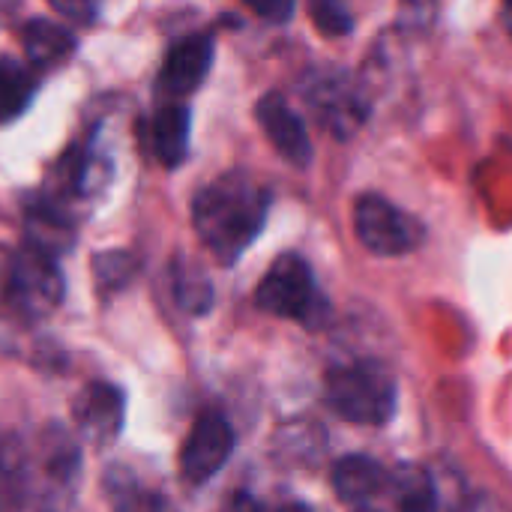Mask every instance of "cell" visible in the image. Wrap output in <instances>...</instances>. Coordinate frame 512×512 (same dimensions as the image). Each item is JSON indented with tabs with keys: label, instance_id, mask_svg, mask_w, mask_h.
<instances>
[{
	"label": "cell",
	"instance_id": "obj_1",
	"mask_svg": "<svg viewBox=\"0 0 512 512\" xmlns=\"http://www.w3.org/2000/svg\"><path fill=\"white\" fill-rule=\"evenodd\" d=\"M267 207V189H261L249 174L231 171L198 192L192 219L204 246L222 264H234L264 228Z\"/></svg>",
	"mask_w": 512,
	"mask_h": 512
},
{
	"label": "cell",
	"instance_id": "obj_11",
	"mask_svg": "<svg viewBox=\"0 0 512 512\" xmlns=\"http://www.w3.org/2000/svg\"><path fill=\"white\" fill-rule=\"evenodd\" d=\"M309 105L339 132L348 135L357 123H363V108L357 105V96H351L348 84L336 75H321L315 87H309Z\"/></svg>",
	"mask_w": 512,
	"mask_h": 512
},
{
	"label": "cell",
	"instance_id": "obj_24",
	"mask_svg": "<svg viewBox=\"0 0 512 512\" xmlns=\"http://www.w3.org/2000/svg\"><path fill=\"white\" fill-rule=\"evenodd\" d=\"M54 9L57 12H63V15H69V18H81V21H90L93 15H96V9L90 6V3H54Z\"/></svg>",
	"mask_w": 512,
	"mask_h": 512
},
{
	"label": "cell",
	"instance_id": "obj_17",
	"mask_svg": "<svg viewBox=\"0 0 512 512\" xmlns=\"http://www.w3.org/2000/svg\"><path fill=\"white\" fill-rule=\"evenodd\" d=\"M171 285H174L177 303H180L186 312L204 315V312L210 309L213 291H210L207 276H204L198 267H192V264H186V261H177V264L171 267Z\"/></svg>",
	"mask_w": 512,
	"mask_h": 512
},
{
	"label": "cell",
	"instance_id": "obj_14",
	"mask_svg": "<svg viewBox=\"0 0 512 512\" xmlns=\"http://www.w3.org/2000/svg\"><path fill=\"white\" fill-rule=\"evenodd\" d=\"M396 512H438V489L423 468L405 465L390 474V486Z\"/></svg>",
	"mask_w": 512,
	"mask_h": 512
},
{
	"label": "cell",
	"instance_id": "obj_12",
	"mask_svg": "<svg viewBox=\"0 0 512 512\" xmlns=\"http://www.w3.org/2000/svg\"><path fill=\"white\" fill-rule=\"evenodd\" d=\"M24 51L36 69H54L75 51V36L66 24L48 18H30L24 33Z\"/></svg>",
	"mask_w": 512,
	"mask_h": 512
},
{
	"label": "cell",
	"instance_id": "obj_16",
	"mask_svg": "<svg viewBox=\"0 0 512 512\" xmlns=\"http://www.w3.org/2000/svg\"><path fill=\"white\" fill-rule=\"evenodd\" d=\"M105 489H108V498L114 504V512H171L165 498L138 486L135 477H129L126 471H117V468L108 471Z\"/></svg>",
	"mask_w": 512,
	"mask_h": 512
},
{
	"label": "cell",
	"instance_id": "obj_22",
	"mask_svg": "<svg viewBox=\"0 0 512 512\" xmlns=\"http://www.w3.org/2000/svg\"><path fill=\"white\" fill-rule=\"evenodd\" d=\"M459 512H510L498 498H492V495H486V492H474V495H468L465 501H462V507Z\"/></svg>",
	"mask_w": 512,
	"mask_h": 512
},
{
	"label": "cell",
	"instance_id": "obj_8",
	"mask_svg": "<svg viewBox=\"0 0 512 512\" xmlns=\"http://www.w3.org/2000/svg\"><path fill=\"white\" fill-rule=\"evenodd\" d=\"M210 63H213V39L207 33H192L168 51L162 63L159 87L168 90L171 96H186L201 87V81L210 72Z\"/></svg>",
	"mask_w": 512,
	"mask_h": 512
},
{
	"label": "cell",
	"instance_id": "obj_25",
	"mask_svg": "<svg viewBox=\"0 0 512 512\" xmlns=\"http://www.w3.org/2000/svg\"><path fill=\"white\" fill-rule=\"evenodd\" d=\"M501 21H504L507 33H510V36H512V3H507V6L501 9Z\"/></svg>",
	"mask_w": 512,
	"mask_h": 512
},
{
	"label": "cell",
	"instance_id": "obj_26",
	"mask_svg": "<svg viewBox=\"0 0 512 512\" xmlns=\"http://www.w3.org/2000/svg\"><path fill=\"white\" fill-rule=\"evenodd\" d=\"M360 512H372V510H360Z\"/></svg>",
	"mask_w": 512,
	"mask_h": 512
},
{
	"label": "cell",
	"instance_id": "obj_19",
	"mask_svg": "<svg viewBox=\"0 0 512 512\" xmlns=\"http://www.w3.org/2000/svg\"><path fill=\"white\" fill-rule=\"evenodd\" d=\"M309 12H312L318 30L327 33V36H345V33H351V27H354V18H351V12H348L342 3H330V0L312 3Z\"/></svg>",
	"mask_w": 512,
	"mask_h": 512
},
{
	"label": "cell",
	"instance_id": "obj_18",
	"mask_svg": "<svg viewBox=\"0 0 512 512\" xmlns=\"http://www.w3.org/2000/svg\"><path fill=\"white\" fill-rule=\"evenodd\" d=\"M24 462L18 447L9 438H0V510H9L21 501L24 492Z\"/></svg>",
	"mask_w": 512,
	"mask_h": 512
},
{
	"label": "cell",
	"instance_id": "obj_7",
	"mask_svg": "<svg viewBox=\"0 0 512 512\" xmlns=\"http://www.w3.org/2000/svg\"><path fill=\"white\" fill-rule=\"evenodd\" d=\"M255 111H258V123L267 132V138L273 141V147L291 165L306 168L312 162V144H309V132L303 126V120L297 117V111L279 93H267Z\"/></svg>",
	"mask_w": 512,
	"mask_h": 512
},
{
	"label": "cell",
	"instance_id": "obj_13",
	"mask_svg": "<svg viewBox=\"0 0 512 512\" xmlns=\"http://www.w3.org/2000/svg\"><path fill=\"white\" fill-rule=\"evenodd\" d=\"M150 138H153L156 159L165 168H177L189 150V111H186V105H177V102L162 105L150 123Z\"/></svg>",
	"mask_w": 512,
	"mask_h": 512
},
{
	"label": "cell",
	"instance_id": "obj_20",
	"mask_svg": "<svg viewBox=\"0 0 512 512\" xmlns=\"http://www.w3.org/2000/svg\"><path fill=\"white\" fill-rule=\"evenodd\" d=\"M132 270H135V264H132V258H129L126 252H108V255H99V258L93 261V273H96V279H99L105 288L123 285V282L132 276Z\"/></svg>",
	"mask_w": 512,
	"mask_h": 512
},
{
	"label": "cell",
	"instance_id": "obj_10",
	"mask_svg": "<svg viewBox=\"0 0 512 512\" xmlns=\"http://www.w3.org/2000/svg\"><path fill=\"white\" fill-rule=\"evenodd\" d=\"M387 486H390V474L363 453L345 456L333 468V489L345 504H369Z\"/></svg>",
	"mask_w": 512,
	"mask_h": 512
},
{
	"label": "cell",
	"instance_id": "obj_3",
	"mask_svg": "<svg viewBox=\"0 0 512 512\" xmlns=\"http://www.w3.org/2000/svg\"><path fill=\"white\" fill-rule=\"evenodd\" d=\"M255 303L270 315L294 318L303 324H318L327 312V303L318 294L315 276L300 255H282L273 261V267L258 285Z\"/></svg>",
	"mask_w": 512,
	"mask_h": 512
},
{
	"label": "cell",
	"instance_id": "obj_23",
	"mask_svg": "<svg viewBox=\"0 0 512 512\" xmlns=\"http://www.w3.org/2000/svg\"><path fill=\"white\" fill-rule=\"evenodd\" d=\"M252 9L264 18H273V21H285L294 12L291 3H252Z\"/></svg>",
	"mask_w": 512,
	"mask_h": 512
},
{
	"label": "cell",
	"instance_id": "obj_5",
	"mask_svg": "<svg viewBox=\"0 0 512 512\" xmlns=\"http://www.w3.org/2000/svg\"><path fill=\"white\" fill-rule=\"evenodd\" d=\"M354 231L360 243L381 258H396L420 243V228L387 198L363 195L354 204Z\"/></svg>",
	"mask_w": 512,
	"mask_h": 512
},
{
	"label": "cell",
	"instance_id": "obj_2",
	"mask_svg": "<svg viewBox=\"0 0 512 512\" xmlns=\"http://www.w3.org/2000/svg\"><path fill=\"white\" fill-rule=\"evenodd\" d=\"M327 405L348 423L357 426H384L396 414L399 387L387 366L375 360H357L336 366L324 381Z\"/></svg>",
	"mask_w": 512,
	"mask_h": 512
},
{
	"label": "cell",
	"instance_id": "obj_15",
	"mask_svg": "<svg viewBox=\"0 0 512 512\" xmlns=\"http://www.w3.org/2000/svg\"><path fill=\"white\" fill-rule=\"evenodd\" d=\"M36 75L12 57L0 60V123L15 120L36 93Z\"/></svg>",
	"mask_w": 512,
	"mask_h": 512
},
{
	"label": "cell",
	"instance_id": "obj_6",
	"mask_svg": "<svg viewBox=\"0 0 512 512\" xmlns=\"http://www.w3.org/2000/svg\"><path fill=\"white\" fill-rule=\"evenodd\" d=\"M234 450V432H231V423L216 414V411H207L195 420L183 450H180V471H183V480L192 483V486H201L207 483L216 471H222V465L228 462Z\"/></svg>",
	"mask_w": 512,
	"mask_h": 512
},
{
	"label": "cell",
	"instance_id": "obj_9",
	"mask_svg": "<svg viewBox=\"0 0 512 512\" xmlns=\"http://www.w3.org/2000/svg\"><path fill=\"white\" fill-rule=\"evenodd\" d=\"M75 423L93 444H111L123 426V393L111 384H90L75 399Z\"/></svg>",
	"mask_w": 512,
	"mask_h": 512
},
{
	"label": "cell",
	"instance_id": "obj_21",
	"mask_svg": "<svg viewBox=\"0 0 512 512\" xmlns=\"http://www.w3.org/2000/svg\"><path fill=\"white\" fill-rule=\"evenodd\" d=\"M234 512H309L303 504H297V501H285V504H273V507H267V504H258L255 498H249V495H240L237 501H234Z\"/></svg>",
	"mask_w": 512,
	"mask_h": 512
},
{
	"label": "cell",
	"instance_id": "obj_4",
	"mask_svg": "<svg viewBox=\"0 0 512 512\" xmlns=\"http://www.w3.org/2000/svg\"><path fill=\"white\" fill-rule=\"evenodd\" d=\"M6 297L21 315L39 318L51 312L63 297V276L54 258L42 255L33 246H24L21 252H15L9 261Z\"/></svg>",
	"mask_w": 512,
	"mask_h": 512
}]
</instances>
